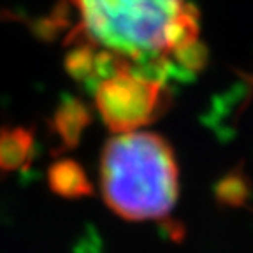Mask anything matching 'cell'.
I'll return each instance as SVG.
<instances>
[{
  "mask_svg": "<svg viewBox=\"0 0 253 253\" xmlns=\"http://www.w3.org/2000/svg\"><path fill=\"white\" fill-rule=\"evenodd\" d=\"M100 192L107 208L125 220L169 216L179 199L172 146L155 132L115 134L100 155Z\"/></svg>",
  "mask_w": 253,
  "mask_h": 253,
  "instance_id": "cell-2",
  "label": "cell"
},
{
  "mask_svg": "<svg viewBox=\"0 0 253 253\" xmlns=\"http://www.w3.org/2000/svg\"><path fill=\"white\" fill-rule=\"evenodd\" d=\"M34 151V134L25 126L0 128V172H11L28 164Z\"/></svg>",
  "mask_w": 253,
  "mask_h": 253,
  "instance_id": "cell-4",
  "label": "cell"
},
{
  "mask_svg": "<svg viewBox=\"0 0 253 253\" xmlns=\"http://www.w3.org/2000/svg\"><path fill=\"white\" fill-rule=\"evenodd\" d=\"M78 14L69 34L130 63L134 72L169 84L204 67L199 12L188 0H67Z\"/></svg>",
  "mask_w": 253,
  "mask_h": 253,
  "instance_id": "cell-1",
  "label": "cell"
},
{
  "mask_svg": "<svg viewBox=\"0 0 253 253\" xmlns=\"http://www.w3.org/2000/svg\"><path fill=\"white\" fill-rule=\"evenodd\" d=\"M90 111L81 100L67 99L63 100L53 116V128L65 148L74 146L81 134L90 125Z\"/></svg>",
  "mask_w": 253,
  "mask_h": 253,
  "instance_id": "cell-5",
  "label": "cell"
},
{
  "mask_svg": "<svg viewBox=\"0 0 253 253\" xmlns=\"http://www.w3.org/2000/svg\"><path fill=\"white\" fill-rule=\"evenodd\" d=\"M95 107L113 134L139 130L169 109V84L134 71H118L93 86Z\"/></svg>",
  "mask_w": 253,
  "mask_h": 253,
  "instance_id": "cell-3",
  "label": "cell"
},
{
  "mask_svg": "<svg viewBox=\"0 0 253 253\" xmlns=\"http://www.w3.org/2000/svg\"><path fill=\"white\" fill-rule=\"evenodd\" d=\"M49 186L60 197H83L91 194V183L88 181L83 167L74 160H60L49 169Z\"/></svg>",
  "mask_w": 253,
  "mask_h": 253,
  "instance_id": "cell-6",
  "label": "cell"
}]
</instances>
